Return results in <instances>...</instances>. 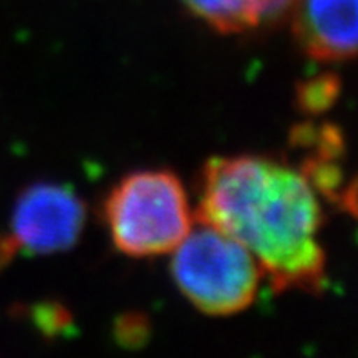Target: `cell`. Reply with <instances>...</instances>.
Returning <instances> with one entry per match:
<instances>
[{"label": "cell", "mask_w": 358, "mask_h": 358, "mask_svg": "<svg viewBox=\"0 0 358 358\" xmlns=\"http://www.w3.org/2000/svg\"><path fill=\"white\" fill-rule=\"evenodd\" d=\"M336 95H338L336 77H318L300 86V106L307 112H320V110L329 108L336 99Z\"/></svg>", "instance_id": "7"}, {"label": "cell", "mask_w": 358, "mask_h": 358, "mask_svg": "<svg viewBox=\"0 0 358 358\" xmlns=\"http://www.w3.org/2000/svg\"><path fill=\"white\" fill-rule=\"evenodd\" d=\"M292 31L307 55L320 62L357 53V0H294Z\"/></svg>", "instance_id": "5"}, {"label": "cell", "mask_w": 358, "mask_h": 358, "mask_svg": "<svg viewBox=\"0 0 358 358\" xmlns=\"http://www.w3.org/2000/svg\"><path fill=\"white\" fill-rule=\"evenodd\" d=\"M196 220L245 247L274 291L325 287L324 210L302 166L265 156L213 157L199 176Z\"/></svg>", "instance_id": "1"}, {"label": "cell", "mask_w": 358, "mask_h": 358, "mask_svg": "<svg viewBox=\"0 0 358 358\" xmlns=\"http://www.w3.org/2000/svg\"><path fill=\"white\" fill-rule=\"evenodd\" d=\"M86 208L66 185L37 183L19 196L8 234L0 236V268L17 255L64 252L79 240Z\"/></svg>", "instance_id": "4"}, {"label": "cell", "mask_w": 358, "mask_h": 358, "mask_svg": "<svg viewBox=\"0 0 358 358\" xmlns=\"http://www.w3.org/2000/svg\"><path fill=\"white\" fill-rule=\"evenodd\" d=\"M198 223L170 252L176 285L203 315L231 316L245 311L258 296L262 267L234 238L208 223Z\"/></svg>", "instance_id": "3"}, {"label": "cell", "mask_w": 358, "mask_h": 358, "mask_svg": "<svg viewBox=\"0 0 358 358\" xmlns=\"http://www.w3.org/2000/svg\"><path fill=\"white\" fill-rule=\"evenodd\" d=\"M183 4L220 34H245L289 15L294 0H183Z\"/></svg>", "instance_id": "6"}, {"label": "cell", "mask_w": 358, "mask_h": 358, "mask_svg": "<svg viewBox=\"0 0 358 358\" xmlns=\"http://www.w3.org/2000/svg\"><path fill=\"white\" fill-rule=\"evenodd\" d=\"M115 249L130 258L170 255L194 227L189 194L169 170L124 176L104 201Z\"/></svg>", "instance_id": "2"}]
</instances>
